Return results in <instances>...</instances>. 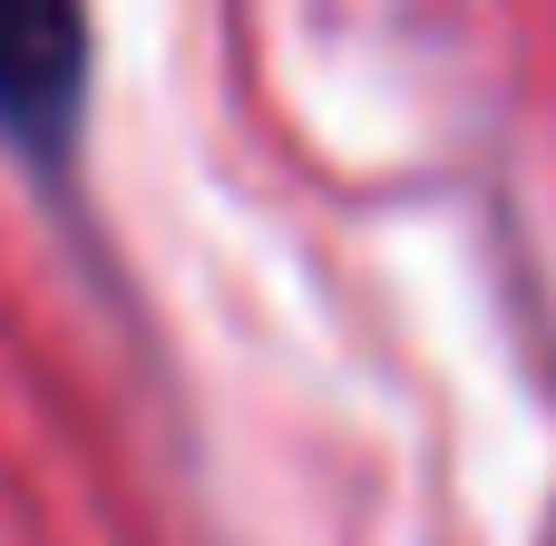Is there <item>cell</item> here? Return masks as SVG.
<instances>
[{
	"instance_id": "obj_1",
	"label": "cell",
	"mask_w": 556,
	"mask_h": 546,
	"mask_svg": "<svg viewBox=\"0 0 556 546\" xmlns=\"http://www.w3.org/2000/svg\"><path fill=\"white\" fill-rule=\"evenodd\" d=\"M88 127V0H0V137L68 166Z\"/></svg>"
}]
</instances>
